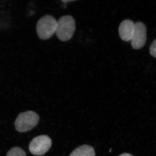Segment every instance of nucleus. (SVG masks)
Instances as JSON below:
<instances>
[{
  "label": "nucleus",
  "instance_id": "1",
  "mask_svg": "<svg viewBox=\"0 0 156 156\" xmlns=\"http://www.w3.org/2000/svg\"><path fill=\"white\" fill-rule=\"evenodd\" d=\"M76 30L75 20L70 15H65L57 21L56 33L62 41H67L72 38Z\"/></svg>",
  "mask_w": 156,
  "mask_h": 156
},
{
  "label": "nucleus",
  "instance_id": "2",
  "mask_svg": "<svg viewBox=\"0 0 156 156\" xmlns=\"http://www.w3.org/2000/svg\"><path fill=\"white\" fill-rule=\"evenodd\" d=\"M57 21L53 16L46 15L38 21L37 32L40 39L48 40L56 33Z\"/></svg>",
  "mask_w": 156,
  "mask_h": 156
},
{
  "label": "nucleus",
  "instance_id": "3",
  "mask_svg": "<svg viewBox=\"0 0 156 156\" xmlns=\"http://www.w3.org/2000/svg\"><path fill=\"white\" fill-rule=\"evenodd\" d=\"M39 120V115L35 112L30 111L21 113L15 120V128L18 132L30 131L37 126Z\"/></svg>",
  "mask_w": 156,
  "mask_h": 156
},
{
  "label": "nucleus",
  "instance_id": "4",
  "mask_svg": "<svg viewBox=\"0 0 156 156\" xmlns=\"http://www.w3.org/2000/svg\"><path fill=\"white\" fill-rule=\"evenodd\" d=\"M52 145V140L46 135H40L34 138L29 146V150L33 154L42 156L50 149Z\"/></svg>",
  "mask_w": 156,
  "mask_h": 156
},
{
  "label": "nucleus",
  "instance_id": "5",
  "mask_svg": "<svg viewBox=\"0 0 156 156\" xmlns=\"http://www.w3.org/2000/svg\"><path fill=\"white\" fill-rule=\"evenodd\" d=\"M146 41V27L143 23L136 22L131 39V46L135 50L141 49L145 45Z\"/></svg>",
  "mask_w": 156,
  "mask_h": 156
},
{
  "label": "nucleus",
  "instance_id": "6",
  "mask_svg": "<svg viewBox=\"0 0 156 156\" xmlns=\"http://www.w3.org/2000/svg\"><path fill=\"white\" fill-rule=\"evenodd\" d=\"M135 27V23L130 20H125L121 23L119 29V34L123 41H131Z\"/></svg>",
  "mask_w": 156,
  "mask_h": 156
},
{
  "label": "nucleus",
  "instance_id": "7",
  "mask_svg": "<svg viewBox=\"0 0 156 156\" xmlns=\"http://www.w3.org/2000/svg\"><path fill=\"white\" fill-rule=\"evenodd\" d=\"M69 156H95V151L92 146L83 145L75 149Z\"/></svg>",
  "mask_w": 156,
  "mask_h": 156
},
{
  "label": "nucleus",
  "instance_id": "8",
  "mask_svg": "<svg viewBox=\"0 0 156 156\" xmlns=\"http://www.w3.org/2000/svg\"><path fill=\"white\" fill-rule=\"evenodd\" d=\"M7 156H26V155L22 149L19 147H14L9 151Z\"/></svg>",
  "mask_w": 156,
  "mask_h": 156
},
{
  "label": "nucleus",
  "instance_id": "9",
  "mask_svg": "<svg viewBox=\"0 0 156 156\" xmlns=\"http://www.w3.org/2000/svg\"><path fill=\"white\" fill-rule=\"evenodd\" d=\"M150 52L152 56L156 58V39L152 42L150 47Z\"/></svg>",
  "mask_w": 156,
  "mask_h": 156
},
{
  "label": "nucleus",
  "instance_id": "10",
  "mask_svg": "<svg viewBox=\"0 0 156 156\" xmlns=\"http://www.w3.org/2000/svg\"><path fill=\"white\" fill-rule=\"evenodd\" d=\"M119 156H134L128 153H123L122 154L120 155Z\"/></svg>",
  "mask_w": 156,
  "mask_h": 156
},
{
  "label": "nucleus",
  "instance_id": "11",
  "mask_svg": "<svg viewBox=\"0 0 156 156\" xmlns=\"http://www.w3.org/2000/svg\"><path fill=\"white\" fill-rule=\"evenodd\" d=\"M73 1H72H72H67V0H66V1H62V2H73Z\"/></svg>",
  "mask_w": 156,
  "mask_h": 156
}]
</instances>
